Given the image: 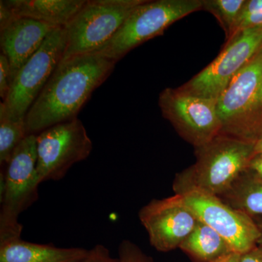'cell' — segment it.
I'll list each match as a JSON object with an SVG mask.
<instances>
[{
	"instance_id": "obj_1",
	"label": "cell",
	"mask_w": 262,
	"mask_h": 262,
	"mask_svg": "<svg viewBox=\"0 0 262 262\" xmlns=\"http://www.w3.org/2000/svg\"><path fill=\"white\" fill-rule=\"evenodd\" d=\"M115 62L98 53L61 60L25 117L27 134L77 118L93 92L110 77Z\"/></svg>"
},
{
	"instance_id": "obj_2",
	"label": "cell",
	"mask_w": 262,
	"mask_h": 262,
	"mask_svg": "<svg viewBox=\"0 0 262 262\" xmlns=\"http://www.w3.org/2000/svg\"><path fill=\"white\" fill-rule=\"evenodd\" d=\"M195 149V163L176 177L175 194L198 191L220 198L247 172L254 142L221 134Z\"/></svg>"
},
{
	"instance_id": "obj_3",
	"label": "cell",
	"mask_w": 262,
	"mask_h": 262,
	"mask_svg": "<svg viewBox=\"0 0 262 262\" xmlns=\"http://www.w3.org/2000/svg\"><path fill=\"white\" fill-rule=\"evenodd\" d=\"M222 134L255 142L262 131V50L217 98Z\"/></svg>"
},
{
	"instance_id": "obj_4",
	"label": "cell",
	"mask_w": 262,
	"mask_h": 262,
	"mask_svg": "<svg viewBox=\"0 0 262 262\" xmlns=\"http://www.w3.org/2000/svg\"><path fill=\"white\" fill-rule=\"evenodd\" d=\"M36 135L24 139L1 171L0 242L21 238L19 216L39 198Z\"/></svg>"
},
{
	"instance_id": "obj_5",
	"label": "cell",
	"mask_w": 262,
	"mask_h": 262,
	"mask_svg": "<svg viewBox=\"0 0 262 262\" xmlns=\"http://www.w3.org/2000/svg\"><path fill=\"white\" fill-rule=\"evenodd\" d=\"M203 10V0L144 1L136 7L110 40L94 53L117 63L128 52L161 35L177 20Z\"/></svg>"
},
{
	"instance_id": "obj_6",
	"label": "cell",
	"mask_w": 262,
	"mask_h": 262,
	"mask_svg": "<svg viewBox=\"0 0 262 262\" xmlns=\"http://www.w3.org/2000/svg\"><path fill=\"white\" fill-rule=\"evenodd\" d=\"M67 32L64 27L52 31L40 48L18 71L5 101L0 103V118L24 120L29 108L63 59Z\"/></svg>"
},
{
	"instance_id": "obj_7",
	"label": "cell",
	"mask_w": 262,
	"mask_h": 262,
	"mask_svg": "<svg viewBox=\"0 0 262 262\" xmlns=\"http://www.w3.org/2000/svg\"><path fill=\"white\" fill-rule=\"evenodd\" d=\"M144 0H91L64 27L67 32L63 59L88 54L106 44L125 19Z\"/></svg>"
},
{
	"instance_id": "obj_8",
	"label": "cell",
	"mask_w": 262,
	"mask_h": 262,
	"mask_svg": "<svg viewBox=\"0 0 262 262\" xmlns=\"http://www.w3.org/2000/svg\"><path fill=\"white\" fill-rule=\"evenodd\" d=\"M159 106L163 116L195 149L222 134L217 99L192 94L182 87L166 89L160 95Z\"/></svg>"
},
{
	"instance_id": "obj_9",
	"label": "cell",
	"mask_w": 262,
	"mask_h": 262,
	"mask_svg": "<svg viewBox=\"0 0 262 262\" xmlns=\"http://www.w3.org/2000/svg\"><path fill=\"white\" fill-rule=\"evenodd\" d=\"M39 183L61 180L71 167L87 159L93 143L82 122L76 118L48 127L36 135Z\"/></svg>"
},
{
	"instance_id": "obj_10",
	"label": "cell",
	"mask_w": 262,
	"mask_h": 262,
	"mask_svg": "<svg viewBox=\"0 0 262 262\" xmlns=\"http://www.w3.org/2000/svg\"><path fill=\"white\" fill-rule=\"evenodd\" d=\"M262 50V26L246 29L226 42L220 55L182 86L203 97L217 99L232 78Z\"/></svg>"
},
{
	"instance_id": "obj_11",
	"label": "cell",
	"mask_w": 262,
	"mask_h": 262,
	"mask_svg": "<svg viewBox=\"0 0 262 262\" xmlns=\"http://www.w3.org/2000/svg\"><path fill=\"white\" fill-rule=\"evenodd\" d=\"M179 194L198 220L218 232L233 252L242 255L257 246L260 231L251 215L232 208L218 196L198 191Z\"/></svg>"
},
{
	"instance_id": "obj_12",
	"label": "cell",
	"mask_w": 262,
	"mask_h": 262,
	"mask_svg": "<svg viewBox=\"0 0 262 262\" xmlns=\"http://www.w3.org/2000/svg\"><path fill=\"white\" fill-rule=\"evenodd\" d=\"M139 218L150 244L160 252L180 247L199 221L179 194L150 201L141 208Z\"/></svg>"
},
{
	"instance_id": "obj_13",
	"label": "cell",
	"mask_w": 262,
	"mask_h": 262,
	"mask_svg": "<svg viewBox=\"0 0 262 262\" xmlns=\"http://www.w3.org/2000/svg\"><path fill=\"white\" fill-rule=\"evenodd\" d=\"M56 28L58 27L51 24L30 18H18L12 14L8 20L0 23L2 54L9 62L12 81Z\"/></svg>"
},
{
	"instance_id": "obj_14",
	"label": "cell",
	"mask_w": 262,
	"mask_h": 262,
	"mask_svg": "<svg viewBox=\"0 0 262 262\" xmlns=\"http://www.w3.org/2000/svg\"><path fill=\"white\" fill-rule=\"evenodd\" d=\"M86 0H1L11 14L65 27L75 16Z\"/></svg>"
},
{
	"instance_id": "obj_15",
	"label": "cell",
	"mask_w": 262,
	"mask_h": 262,
	"mask_svg": "<svg viewBox=\"0 0 262 262\" xmlns=\"http://www.w3.org/2000/svg\"><path fill=\"white\" fill-rule=\"evenodd\" d=\"M89 252L83 248H58L21 238L0 242V262H79Z\"/></svg>"
},
{
	"instance_id": "obj_16",
	"label": "cell",
	"mask_w": 262,
	"mask_h": 262,
	"mask_svg": "<svg viewBox=\"0 0 262 262\" xmlns=\"http://www.w3.org/2000/svg\"><path fill=\"white\" fill-rule=\"evenodd\" d=\"M179 248L200 262H217L233 253L218 232L201 221Z\"/></svg>"
},
{
	"instance_id": "obj_17",
	"label": "cell",
	"mask_w": 262,
	"mask_h": 262,
	"mask_svg": "<svg viewBox=\"0 0 262 262\" xmlns=\"http://www.w3.org/2000/svg\"><path fill=\"white\" fill-rule=\"evenodd\" d=\"M222 201L251 217L262 216V181L245 173L225 195Z\"/></svg>"
},
{
	"instance_id": "obj_18",
	"label": "cell",
	"mask_w": 262,
	"mask_h": 262,
	"mask_svg": "<svg viewBox=\"0 0 262 262\" xmlns=\"http://www.w3.org/2000/svg\"><path fill=\"white\" fill-rule=\"evenodd\" d=\"M245 3V0H203V10L214 15L228 40L233 34Z\"/></svg>"
},
{
	"instance_id": "obj_19",
	"label": "cell",
	"mask_w": 262,
	"mask_h": 262,
	"mask_svg": "<svg viewBox=\"0 0 262 262\" xmlns=\"http://www.w3.org/2000/svg\"><path fill=\"white\" fill-rule=\"evenodd\" d=\"M27 136L25 120L0 118V165L2 168L6 166L15 148Z\"/></svg>"
},
{
	"instance_id": "obj_20",
	"label": "cell",
	"mask_w": 262,
	"mask_h": 262,
	"mask_svg": "<svg viewBox=\"0 0 262 262\" xmlns=\"http://www.w3.org/2000/svg\"><path fill=\"white\" fill-rule=\"evenodd\" d=\"M119 262H153L152 258L130 241L125 239L118 248Z\"/></svg>"
},
{
	"instance_id": "obj_21",
	"label": "cell",
	"mask_w": 262,
	"mask_h": 262,
	"mask_svg": "<svg viewBox=\"0 0 262 262\" xmlns=\"http://www.w3.org/2000/svg\"><path fill=\"white\" fill-rule=\"evenodd\" d=\"M12 74L8 58L0 55V96L3 101L6 99L11 87Z\"/></svg>"
},
{
	"instance_id": "obj_22",
	"label": "cell",
	"mask_w": 262,
	"mask_h": 262,
	"mask_svg": "<svg viewBox=\"0 0 262 262\" xmlns=\"http://www.w3.org/2000/svg\"><path fill=\"white\" fill-rule=\"evenodd\" d=\"M79 262H119V259L112 256L106 246L98 244L90 249L87 256Z\"/></svg>"
},
{
	"instance_id": "obj_23",
	"label": "cell",
	"mask_w": 262,
	"mask_h": 262,
	"mask_svg": "<svg viewBox=\"0 0 262 262\" xmlns=\"http://www.w3.org/2000/svg\"><path fill=\"white\" fill-rule=\"evenodd\" d=\"M247 172L262 181V152L253 155L248 164Z\"/></svg>"
},
{
	"instance_id": "obj_24",
	"label": "cell",
	"mask_w": 262,
	"mask_h": 262,
	"mask_svg": "<svg viewBox=\"0 0 262 262\" xmlns=\"http://www.w3.org/2000/svg\"><path fill=\"white\" fill-rule=\"evenodd\" d=\"M241 262H262V246L257 245L241 255Z\"/></svg>"
},
{
	"instance_id": "obj_25",
	"label": "cell",
	"mask_w": 262,
	"mask_h": 262,
	"mask_svg": "<svg viewBox=\"0 0 262 262\" xmlns=\"http://www.w3.org/2000/svg\"><path fill=\"white\" fill-rule=\"evenodd\" d=\"M241 254L237 253H231L227 256L217 262H241Z\"/></svg>"
},
{
	"instance_id": "obj_26",
	"label": "cell",
	"mask_w": 262,
	"mask_h": 262,
	"mask_svg": "<svg viewBox=\"0 0 262 262\" xmlns=\"http://www.w3.org/2000/svg\"><path fill=\"white\" fill-rule=\"evenodd\" d=\"M262 152V131L254 142V153Z\"/></svg>"
},
{
	"instance_id": "obj_27",
	"label": "cell",
	"mask_w": 262,
	"mask_h": 262,
	"mask_svg": "<svg viewBox=\"0 0 262 262\" xmlns=\"http://www.w3.org/2000/svg\"><path fill=\"white\" fill-rule=\"evenodd\" d=\"M260 231V237L258 239V245L262 246V221H256Z\"/></svg>"
}]
</instances>
